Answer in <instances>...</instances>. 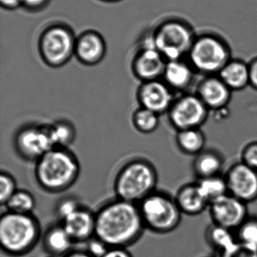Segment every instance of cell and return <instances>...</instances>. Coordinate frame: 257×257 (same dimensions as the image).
<instances>
[{
	"label": "cell",
	"mask_w": 257,
	"mask_h": 257,
	"mask_svg": "<svg viewBox=\"0 0 257 257\" xmlns=\"http://www.w3.org/2000/svg\"><path fill=\"white\" fill-rule=\"evenodd\" d=\"M196 34L193 26L183 19L162 23L154 33L155 48L167 61L182 60L190 51Z\"/></svg>",
	"instance_id": "7"
},
{
	"label": "cell",
	"mask_w": 257,
	"mask_h": 257,
	"mask_svg": "<svg viewBox=\"0 0 257 257\" xmlns=\"http://www.w3.org/2000/svg\"><path fill=\"white\" fill-rule=\"evenodd\" d=\"M14 145L20 157L28 161H37L54 148L48 126L30 124L17 131Z\"/></svg>",
	"instance_id": "9"
},
{
	"label": "cell",
	"mask_w": 257,
	"mask_h": 257,
	"mask_svg": "<svg viewBox=\"0 0 257 257\" xmlns=\"http://www.w3.org/2000/svg\"><path fill=\"white\" fill-rule=\"evenodd\" d=\"M40 235V225L32 214L7 211L0 217V246L9 256H22L30 253Z\"/></svg>",
	"instance_id": "3"
},
{
	"label": "cell",
	"mask_w": 257,
	"mask_h": 257,
	"mask_svg": "<svg viewBox=\"0 0 257 257\" xmlns=\"http://www.w3.org/2000/svg\"><path fill=\"white\" fill-rule=\"evenodd\" d=\"M220 257H257V248L237 241L230 248L220 255Z\"/></svg>",
	"instance_id": "32"
},
{
	"label": "cell",
	"mask_w": 257,
	"mask_h": 257,
	"mask_svg": "<svg viewBox=\"0 0 257 257\" xmlns=\"http://www.w3.org/2000/svg\"><path fill=\"white\" fill-rule=\"evenodd\" d=\"M242 163L257 170V142H252L244 148L242 153Z\"/></svg>",
	"instance_id": "34"
},
{
	"label": "cell",
	"mask_w": 257,
	"mask_h": 257,
	"mask_svg": "<svg viewBox=\"0 0 257 257\" xmlns=\"http://www.w3.org/2000/svg\"><path fill=\"white\" fill-rule=\"evenodd\" d=\"M137 205L145 228L152 232L168 233L181 223L182 212L175 199L165 193L153 192Z\"/></svg>",
	"instance_id": "6"
},
{
	"label": "cell",
	"mask_w": 257,
	"mask_h": 257,
	"mask_svg": "<svg viewBox=\"0 0 257 257\" xmlns=\"http://www.w3.org/2000/svg\"><path fill=\"white\" fill-rule=\"evenodd\" d=\"M229 194L247 204L257 199V170L244 163L233 165L226 177Z\"/></svg>",
	"instance_id": "11"
},
{
	"label": "cell",
	"mask_w": 257,
	"mask_h": 257,
	"mask_svg": "<svg viewBox=\"0 0 257 257\" xmlns=\"http://www.w3.org/2000/svg\"><path fill=\"white\" fill-rule=\"evenodd\" d=\"M196 184L201 194L209 205L229 193L226 178L220 175L199 178Z\"/></svg>",
	"instance_id": "24"
},
{
	"label": "cell",
	"mask_w": 257,
	"mask_h": 257,
	"mask_svg": "<svg viewBox=\"0 0 257 257\" xmlns=\"http://www.w3.org/2000/svg\"><path fill=\"white\" fill-rule=\"evenodd\" d=\"M62 226L75 242H87L95 235V214L81 206L63 220Z\"/></svg>",
	"instance_id": "16"
},
{
	"label": "cell",
	"mask_w": 257,
	"mask_h": 257,
	"mask_svg": "<svg viewBox=\"0 0 257 257\" xmlns=\"http://www.w3.org/2000/svg\"><path fill=\"white\" fill-rule=\"evenodd\" d=\"M167 113L170 124L181 131L200 128L208 119L209 109L197 94H185L175 99Z\"/></svg>",
	"instance_id": "8"
},
{
	"label": "cell",
	"mask_w": 257,
	"mask_h": 257,
	"mask_svg": "<svg viewBox=\"0 0 257 257\" xmlns=\"http://www.w3.org/2000/svg\"><path fill=\"white\" fill-rule=\"evenodd\" d=\"M18 190L15 178L10 174L3 171L0 174V203L1 205H6L8 201L12 198Z\"/></svg>",
	"instance_id": "30"
},
{
	"label": "cell",
	"mask_w": 257,
	"mask_h": 257,
	"mask_svg": "<svg viewBox=\"0 0 257 257\" xmlns=\"http://www.w3.org/2000/svg\"><path fill=\"white\" fill-rule=\"evenodd\" d=\"M176 141L181 151L188 155H199L204 151L206 142L205 135L200 128L178 131Z\"/></svg>",
	"instance_id": "22"
},
{
	"label": "cell",
	"mask_w": 257,
	"mask_h": 257,
	"mask_svg": "<svg viewBox=\"0 0 257 257\" xmlns=\"http://www.w3.org/2000/svg\"><path fill=\"white\" fill-rule=\"evenodd\" d=\"M175 199L182 214L188 215H199L209 206V203L201 194L196 183L181 187Z\"/></svg>",
	"instance_id": "19"
},
{
	"label": "cell",
	"mask_w": 257,
	"mask_h": 257,
	"mask_svg": "<svg viewBox=\"0 0 257 257\" xmlns=\"http://www.w3.org/2000/svg\"><path fill=\"white\" fill-rule=\"evenodd\" d=\"M34 174L41 188L48 193H62L78 179L79 162L67 148L54 147L36 162Z\"/></svg>",
	"instance_id": "2"
},
{
	"label": "cell",
	"mask_w": 257,
	"mask_h": 257,
	"mask_svg": "<svg viewBox=\"0 0 257 257\" xmlns=\"http://www.w3.org/2000/svg\"><path fill=\"white\" fill-rule=\"evenodd\" d=\"M159 116L154 111L140 107L133 114V126L139 133L150 134L159 126Z\"/></svg>",
	"instance_id": "27"
},
{
	"label": "cell",
	"mask_w": 257,
	"mask_h": 257,
	"mask_svg": "<svg viewBox=\"0 0 257 257\" xmlns=\"http://www.w3.org/2000/svg\"><path fill=\"white\" fill-rule=\"evenodd\" d=\"M81 205L79 202L72 197L64 198L60 200L56 207V214L61 221L67 218L71 214L78 211Z\"/></svg>",
	"instance_id": "31"
},
{
	"label": "cell",
	"mask_w": 257,
	"mask_h": 257,
	"mask_svg": "<svg viewBox=\"0 0 257 257\" xmlns=\"http://www.w3.org/2000/svg\"><path fill=\"white\" fill-rule=\"evenodd\" d=\"M218 257H220V256H218Z\"/></svg>",
	"instance_id": "40"
},
{
	"label": "cell",
	"mask_w": 257,
	"mask_h": 257,
	"mask_svg": "<svg viewBox=\"0 0 257 257\" xmlns=\"http://www.w3.org/2000/svg\"><path fill=\"white\" fill-rule=\"evenodd\" d=\"M64 257H92L88 253L87 251H82V250H74L70 251L69 253L64 256Z\"/></svg>",
	"instance_id": "37"
},
{
	"label": "cell",
	"mask_w": 257,
	"mask_h": 257,
	"mask_svg": "<svg viewBox=\"0 0 257 257\" xmlns=\"http://www.w3.org/2000/svg\"><path fill=\"white\" fill-rule=\"evenodd\" d=\"M187 57L196 72L217 75L232 60V51L227 41L218 33L202 32L196 34Z\"/></svg>",
	"instance_id": "5"
},
{
	"label": "cell",
	"mask_w": 257,
	"mask_h": 257,
	"mask_svg": "<svg viewBox=\"0 0 257 257\" xmlns=\"http://www.w3.org/2000/svg\"><path fill=\"white\" fill-rule=\"evenodd\" d=\"M95 235L110 247L126 248L137 242L145 228L138 205L117 199L95 214Z\"/></svg>",
	"instance_id": "1"
},
{
	"label": "cell",
	"mask_w": 257,
	"mask_h": 257,
	"mask_svg": "<svg viewBox=\"0 0 257 257\" xmlns=\"http://www.w3.org/2000/svg\"><path fill=\"white\" fill-rule=\"evenodd\" d=\"M110 247L98 237L94 236L87 241L86 251L92 257H104Z\"/></svg>",
	"instance_id": "33"
},
{
	"label": "cell",
	"mask_w": 257,
	"mask_h": 257,
	"mask_svg": "<svg viewBox=\"0 0 257 257\" xmlns=\"http://www.w3.org/2000/svg\"><path fill=\"white\" fill-rule=\"evenodd\" d=\"M45 0H22V3H25L29 7L34 8L42 6Z\"/></svg>",
	"instance_id": "39"
},
{
	"label": "cell",
	"mask_w": 257,
	"mask_h": 257,
	"mask_svg": "<svg viewBox=\"0 0 257 257\" xmlns=\"http://www.w3.org/2000/svg\"><path fill=\"white\" fill-rule=\"evenodd\" d=\"M223 166V159L213 151H202L195 160L194 169L199 178L220 175Z\"/></svg>",
	"instance_id": "23"
},
{
	"label": "cell",
	"mask_w": 257,
	"mask_h": 257,
	"mask_svg": "<svg viewBox=\"0 0 257 257\" xmlns=\"http://www.w3.org/2000/svg\"><path fill=\"white\" fill-rule=\"evenodd\" d=\"M73 243L62 224L51 226L43 237L44 248L53 256H66Z\"/></svg>",
	"instance_id": "21"
},
{
	"label": "cell",
	"mask_w": 257,
	"mask_h": 257,
	"mask_svg": "<svg viewBox=\"0 0 257 257\" xmlns=\"http://www.w3.org/2000/svg\"><path fill=\"white\" fill-rule=\"evenodd\" d=\"M249 85L257 90V57L248 63Z\"/></svg>",
	"instance_id": "35"
},
{
	"label": "cell",
	"mask_w": 257,
	"mask_h": 257,
	"mask_svg": "<svg viewBox=\"0 0 257 257\" xmlns=\"http://www.w3.org/2000/svg\"><path fill=\"white\" fill-rule=\"evenodd\" d=\"M167 60L157 49H143L134 59L132 70L142 82L155 81L163 76Z\"/></svg>",
	"instance_id": "14"
},
{
	"label": "cell",
	"mask_w": 257,
	"mask_h": 257,
	"mask_svg": "<svg viewBox=\"0 0 257 257\" xmlns=\"http://www.w3.org/2000/svg\"><path fill=\"white\" fill-rule=\"evenodd\" d=\"M0 1L3 6L7 8H15L20 3H22V0H0Z\"/></svg>",
	"instance_id": "38"
},
{
	"label": "cell",
	"mask_w": 257,
	"mask_h": 257,
	"mask_svg": "<svg viewBox=\"0 0 257 257\" xmlns=\"http://www.w3.org/2000/svg\"><path fill=\"white\" fill-rule=\"evenodd\" d=\"M5 206L12 212L32 214L36 207V200L30 192L18 189Z\"/></svg>",
	"instance_id": "28"
},
{
	"label": "cell",
	"mask_w": 257,
	"mask_h": 257,
	"mask_svg": "<svg viewBox=\"0 0 257 257\" xmlns=\"http://www.w3.org/2000/svg\"><path fill=\"white\" fill-rule=\"evenodd\" d=\"M158 174L152 163L137 159L124 165L116 175L114 191L118 199L138 204L155 192Z\"/></svg>",
	"instance_id": "4"
},
{
	"label": "cell",
	"mask_w": 257,
	"mask_h": 257,
	"mask_svg": "<svg viewBox=\"0 0 257 257\" xmlns=\"http://www.w3.org/2000/svg\"><path fill=\"white\" fill-rule=\"evenodd\" d=\"M195 70L189 62L182 60L167 61L163 79L172 90H184L193 82Z\"/></svg>",
	"instance_id": "17"
},
{
	"label": "cell",
	"mask_w": 257,
	"mask_h": 257,
	"mask_svg": "<svg viewBox=\"0 0 257 257\" xmlns=\"http://www.w3.org/2000/svg\"><path fill=\"white\" fill-rule=\"evenodd\" d=\"M72 35L61 27H52L44 33L40 53L48 66L58 68L66 64L75 52Z\"/></svg>",
	"instance_id": "10"
},
{
	"label": "cell",
	"mask_w": 257,
	"mask_h": 257,
	"mask_svg": "<svg viewBox=\"0 0 257 257\" xmlns=\"http://www.w3.org/2000/svg\"><path fill=\"white\" fill-rule=\"evenodd\" d=\"M54 147L67 148L75 140V128L67 120H58L48 125Z\"/></svg>",
	"instance_id": "26"
},
{
	"label": "cell",
	"mask_w": 257,
	"mask_h": 257,
	"mask_svg": "<svg viewBox=\"0 0 257 257\" xmlns=\"http://www.w3.org/2000/svg\"><path fill=\"white\" fill-rule=\"evenodd\" d=\"M137 98L140 107L159 115L168 112L175 99L172 89L160 79L142 82L137 89Z\"/></svg>",
	"instance_id": "13"
},
{
	"label": "cell",
	"mask_w": 257,
	"mask_h": 257,
	"mask_svg": "<svg viewBox=\"0 0 257 257\" xmlns=\"http://www.w3.org/2000/svg\"><path fill=\"white\" fill-rule=\"evenodd\" d=\"M104 257H133L128 250L123 247H110Z\"/></svg>",
	"instance_id": "36"
},
{
	"label": "cell",
	"mask_w": 257,
	"mask_h": 257,
	"mask_svg": "<svg viewBox=\"0 0 257 257\" xmlns=\"http://www.w3.org/2000/svg\"><path fill=\"white\" fill-rule=\"evenodd\" d=\"M218 77L232 91L243 90L249 85L248 63L232 59L219 72Z\"/></svg>",
	"instance_id": "20"
},
{
	"label": "cell",
	"mask_w": 257,
	"mask_h": 257,
	"mask_svg": "<svg viewBox=\"0 0 257 257\" xmlns=\"http://www.w3.org/2000/svg\"><path fill=\"white\" fill-rule=\"evenodd\" d=\"M237 241L257 248V219L247 218L237 229Z\"/></svg>",
	"instance_id": "29"
},
{
	"label": "cell",
	"mask_w": 257,
	"mask_h": 257,
	"mask_svg": "<svg viewBox=\"0 0 257 257\" xmlns=\"http://www.w3.org/2000/svg\"><path fill=\"white\" fill-rule=\"evenodd\" d=\"M232 92L218 75H208L199 84L197 95L208 109L220 110L230 102Z\"/></svg>",
	"instance_id": "15"
},
{
	"label": "cell",
	"mask_w": 257,
	"mask_h": 257,
	"mask_svg": "<svg viewBox=\"0 0 257 257\" xmlns=\"http://www.w3.org/2000/svg\"><path fill=\"white\" fill-rule=\"evenodd\" d=\"M75 54L83 64L94 66L104 58L105 46L98 35L86 33L75 44Z\"/></svg>",
	"instance_id": "18"
},
{
	"label": "cell",
	"mask_w": 257,
	"mask_h": 257,
	"mask_svg": "<svg viewBox=\"0 0 257 257\" xmlns=\"http://www.w3.org/2000/svg\"><path fill=\"white\" fill-rule=\"evenodd\" d=\"M209 206L214 223L231 230L238 229L247 219V204L229 193Z\"/></svg>",
	"instance_id": "12"
},
{
	"label": "cell",
	"mask_w": 257,
	"mask_h": 257,
	"mask_svg": "<svg viewBox=\"0 0 257 257\" xmlns=\"http://www.w3.org/2000/svg\"><path fill=\"white\" fill-rule=\"evenodd\" d=\"M232 230L213 223L205 232V239L211 247L220 252V254L230 248L237 242Z\"/></svg>",
	"instance_id": "25"
}]
</instances>
